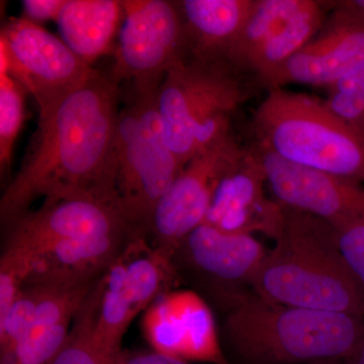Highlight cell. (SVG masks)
<instances>
[{
	"label": "cell",
	"instance_id": "6da1fadb",
	"mask_svg": "<svg viewBox=\"0 0 364 364\" xmlns=\"http://www.w3.org/2000/svg\"><path fill=\"white\" fill-rule=\"evenodd\" d=\"M119 85L93 69L82 83L39 111L38 129L23 165L0 200L2 223L11 224L40 198H91L119 208Z\"/></svg>",
	"mask_w": 364,
	"mask_h": 364
},
{
	"label": "cell",
	"instance_id": "7a4b0ae2",
	"mask_svg": "<svg viewBox=\"0 0 364 364\" xmlns=\"http://www.w3.org/2000/svg\"><path fill=\"white\" fill-rule=\"evenodd\" d=\"M231 364H308L344 359L364 335V318L275 303L250 287L212 291Z\"/></svg>",
	"mask_w": 364,
	"mask_h": 364
},
{
	"label": "cell",
	"instance_id": "3957f363",
	"mask_svg": "<svg viewBox=\"0 0 364 364\" xmlns=\"http://www.w3.org/2000/svg\"><path fill=\"white\" fill-rule=\"evenodd\" d=\"M249 287L282 305L364 318V289L340 251L334 227L284 205L274 246Z\"/></svg>",
	"mask_w": 364,
	"mask_h": 364
},
{
	"label": "cell",
	"instance_id": "277c9868",
	"mask_svg": "<svg viewBox=\"0 0 364 364\" xmlns=\"http://www.w3.org/2000/svg\"><path fill=\"white\" fill-rule=\"evenodd\" d=\"M254 109V144L282 159L364 184V136L315 95L272 88Z\"/></svg>",
	"mask_w": 364,
	"mask_h": 364
},
{
	"label": "cell",
	"instance_id": "5b68a950",
	"mask_svg": "<svg viewBox=\"0 0 364 364\" xmlns=\"http://www.w3.org/2000/svg\"><path fill=\"white\" fill-rule=\"evenodd\" d=\"M255 81L227 58H188L165 75L157 109L170 149L182 166L231 133L232 119Z\"/></svg>",
	"mask_w": 364,
	"mask_h": 364
},
{
	"label": "cell",
	"instance_id": "8992f818",
	"mask_svg": "<svg viewBox=\"0 0 364 364\" xmlns=\"http://www.w3.org/2000/svg\"><path fill=\"white\" fill-rule=\"evenodd\" d=\"M157 91L131 90L117 119V200L133 233L149 232L158 203L184 168L165 138Z\"/></svg>",
	"mask_w": 364,
	"mask_h": 364
},
{
	"label": "cell",
	"instance_id": "52a82bcc",
	"mask_svg": "<svg viewBox=\"0 0 364 364\" xmlns=\"http://www.w3.org/2000/svg\"><path fill=\"white\" fill-rule=\"evenodd\" d=\"M109 77L131 90H158L176 64L188 58L183 21L176 1L126 0Z\"/></svg>",
	"mask_w": 364,
	"mask_h": 364
},
{
	"label": "cell",
	"instance_id": "ba28073f",
	"mask_svg": "<svg viewBox=\"0 0 364 364\" xmlns=\"http://www.w3.org/2000/svg\"><path fill=\"white\" fill-rule=\"evenodd\" d=\"M330 9V1L255 0L226 58L261 87L265 79L318 35Z\"/></svg>",
	"mask_w": 364,
	"mask_h": 364
},
{
	"label": "cell",
	"instance_id": "9c48e42d",
	"mask_svg": "<svg viewBox=\"0 0 364 364\" xmlns=\"http://www.w3.org/2000/svg\"><path fill=\"white\" fill-rule=\"evenodd\" d=\"M93 69L39 23L13 18L2 28L0 72L18 81L37 100L39 111L82 83Z\"/></svg>",
	"mask_w": 364,
	"mask_h": 364
},
{
	"label": "cell",
	"instance_id": "30bf717a",
	"mask_svg": "<svg viewBox=\"0 0 364 364\" xmlns=\"http://www.w3.org/2000/svg\"><path fill=\"white\" fill-rule=\"evenodd\" d=\"M243 149L232 131L186 165L155 210L149 229L155 245L176 253L182 241L203 224L222 179Z\"/></svg>",
	"mask_w": 364,
	"mask_h": 364
},
{
	"label": "cell",
	"instance_id": "8fae6325",
	"mask_svg": "<svg viewBox=\"0 0 364 364\" xmlns=\"http://www.w3.org/2000/svg\"><path fill=\"white\" fill-rule=\"evenodd\" d=\"M143 332L153 350L186 361L231 364L212 309L193 289H171L145 311Z\"/></svg>",
	"mask_w": 364,
	"mask_h": 364
},
{
	"label": "cell",
	"instance_id": "7c38bea8",
	"mask_svg": "<svg viewBox=\"0 0 364 364\" xmlns=\"http://www.w3.org/2000/svg\"><path fill=\"white\" fill-rule=\"evenodd\" d=\"M277 202L331 225L364 221V184L286 161L252 144Z\"/></svg>",
	"mask_w": 364,
	"mask_h": 364
},
{
	"label": "cell",
	"instance_id": "4fadbf2b",
	"mask_svg": "<svg viewBox=\"0 0 364 364\" xmlns=\"http://www.w3.org/2000/svg\"><path fill=\"white\" fill-rule=\"evenodd\" d=\"M6 247L33 253L55 242L131 236L133 231L119 208L85 198L46 200L9 224Z\"/></svg>",
	"mask_w": 364,
	"mask_h": 364
},
{
	"label": "cell",
	"instance_id": "5bb4252c",
	"mask_svg": "<svg viewBox=\"0 0 364 364\" xmlns=\"http://www.w3.org/2000/svg\"><path fill=\"white\" fill-rule=\"evenodd\" d=\"M267 177L250 146L222 179L205 224L226 233H260L274 240L282 221V205L265 195Z\"/></svg>",
	"mask_w": 364,
	"mask_h": 364
},
{
	"label": "cell",
	"instance_id": "9a60e30c",
	"mask_svg": "<svg viewBox=\"0 0 364 364\" xmlns=\"http://www.w3.org/2000/svg\"><path fill=\"white\" fill-rule=\"evenodd\" d=\"M364 60V26L328 16L322 30L265 79V90L299 83L330 87Z\"/></svg>",
	"mask_w": 364,
	"mask_h": 364
},
{
	"label": "cell",
	"instance_id": "2e32d148",
	"mask_svg": "<svg viewBox=\"0 0 364 364\" xmlns=\"http://www.w3.org/2000/svg\"><path fill=\"white\" fill-rule=\"evenodd\" d=\"M181 249L189 264L212 282V291L249 287L267 253L253 235L226 233L205 223Z\"/></svg>",
	"mask_w": 364,
	"mask_h": 364
},
{
	"label": "cell",
	"instance_id": "e0dca14e",
	"mask_svg": "<svg viewBox=\"0 0 364 364\" xmlns=\"http://www.w3.org/2000/svg\"><path fill=\"white\" fill-rule=\"evenodd\" d=\"M127 237H102L55 242L31 253L32 268L26 286H67L100 279L121 254ZM25 286V287H26Z\"/></svg>",
	"mask_w": 364,
	"mask_h": 364
},
{
	"label": "cell",
	"instance_id": "ac0fdd59",
	"mask_svg": "<svg viewBox=\"0 0 364 364\" xmlns=\"http://www.w3.org/2000/svg\"><path fill=\"white\" fill-rule=\"evenodd\" d=\"M191 58H226L252 11L255 0H179Z\"/></svg>",
	"mask_w": 364,
	"mask_h": 364
},
{
	"label": "cell",
	"instance_id": "d6986e66",
	"mask_svg": "<svg viewBox=\"0 0 364 364\" xmlns=\"http://www.w3.org/2000/svg\"><path fill=\"white\" fill-rule=\"evenodd\" d=\"M123 16L119 0H66L56 23L64 43L92 67L114 48Z\"/></svg>",
	"mask_w": 364,
	"mask_h": 364
},
{
	"label": "cell",
	"instance_id": "ffe728a7",
	"mask_svg": "<svg viewBox=\"0 0 364 364\" xmlns=\"http://www.w3.org/2000/svg\"><path fill=\"white\" fill-rule=\"evenodd\" d=\"M142 233L131 235L122 251L126 269L127 287L136 316L147 310L161 294L171 291L177 279L176 253L150 247Z\"/></svg>",
	"mask_w": 364,
	"mask_h": 364
},
{
	"label": "cell",
	"instance_id": "44dd1931",
	"mask_svg": "<svg viewBox=\"0 0 364 364\" xmlns=\"http://www.w3.org/2000/svg\"><path fill=\"white\" fill-rule=\"evenodd\" d=\"M104 291L92 331L93 347L102 363L117 364L124 353V334L136 317L122 252L104 273Z\"/></svg>",
	"mask_w": 364,
	"mask_h": 364
},
{
	"label": "cell",
	"instance_id": "7402d4cb",
	"mask_svg": "<svg viewBox=\"0 0 364 364\" xmlns=\"http://www.w3.org/2000/svg\"><path fill=\"white\" fill-rule=\"evenodd\" d=\"M104 286L102 274L74 318L65 343L51 364H104L98 358L92 342L93 327Z\"/></svg>",
	"mask_w": 364,
	"mask_h": 364
},
{
	"label": "cell",
	"instance_id": "603a6c76",
	"mask_svg": "<svg viewBox=\"0 0 364 364\" xmlns=\"http://www.w3.org/2000/svg\"><path fill=\"white\" fill-rule=\"evenodd\" d=\"M26 90L9 73L0 72V171L11 168L14 144L25 121Z\"/></svg>",
	"mask_w": 364,
	"mask_h": 364
},
{
	"label": "cell",
	"instance_id": "cb8c5ba5",
	"mask_svg": "<svg viewBox=\"0 0 364 364\" xmlns=\"http://www.w3.org/2000/svg\"><path fill=\"white\" fill-rule=\"evenodd\" d=\"M327 91L328 107L364 136V60Z\"/></svg>",
	"mask_w": 364,
	"mask_h": 364
},
{
	"label": "cell",
	"instance_id": "d4e9b609",
	"mask_svg": "<svg viewBox=\"0 0 364 364\" xmlns=\"http://www.w3.org/2000/svg\"><path fill=\"white\" fill-rule=\"evenodd\" d=\"M47 286L31 284L21 289L6 318L0 322V350L9 353L16 348L30 330Z\"/></svg>",
	"mask_w": 364,
	"mask_h": 364
},
{
	"label": "cell",
	"instance_id": "484cf974",
	"mask_svg": "<svg viewBox=\"0 0 364 364\" xmlns=\"http://www.w3.org/2000/svg\"><path fill=\"white\" fill-rule=\"evenodd\" d=\"M33 256L23 249L6 247L0 259V322L6 318L32 268Z\"/></svg>",
	"mask_w": 364,
	"mask_h": 364
},
{
	"label": "cell",
	"instance_id": "4316f807",
	"mask_svg": "<svg viewBox=\"0 0 364 364\" xmlns=\"http://www.w3.org/2000/svg\"><path fill=\"white\" fill-rule=\"evenodd\" d=\"M347 265L364 289V221L332 225Z\"/></svg>",
	"mask_w": 364,
	"mask_h": 364
},
{
	"label": "cell",
	"instance_id": "83f0119b",
	"mask_svg": "<svg viewBox=\"0 0 364 364\" xmlns=\"http://www.w3.org/2000/svg\"><path fill=\"white\" fill-rule=\"evenodd\" d=\"M66 0H23V18L39 23L40 21H58Z\"/></svg>",
	"mask_w": 364,
	"mask_h": 364
},
{
	"label": "cell",
	"instance_id": "f1b7e54d",
	"mask_svg": "<svg viewBox=\"0 0 364 364\" xmlns=\"http://www.w3.org/2000/svg\"><path fill=\"white\" fill-rule=\"evenodd\" d=\"M331 2L329 16L345 23L364 26V0H340Z\"/></svg>",
	"mask_w": 364,
	"mask_h": 364
},
{
	"label": "cell",
	"instance_id": "f546056e",
	"mask_svg": "<svg viewBox=\"0 0 364 364\" xmlns=\"http://www.w3.org/2000/svg\"><path fill=\"white\" fill-rule=\"evenodd\" d=\"M117 364H191L181 359L165 355L159 352H141V353L122 354Z\"/></svg>",
	"mask_w": 364,
	"mask_h": 364
},
{
	"label": "cell",
	"instance_id": "4dcf8cb0",
	"mask_svg": "<svg viewBox=\"0 0 364 364\" xmlns=\"http://www.w3.org/2000/svg\"><path fill=\"white\" fill-rule=\"evenodd\" d=\"M345 364H364V335L363 338L359 340L355 348L351 353L344 358Z\"/></svg>",
	"mask_w": 364,
	"mask_h": 364
},
{
	"label": "cell",
	"instance_id": "1f68e13d",
	"mask_svg": "<svg viewBox=\"0 0 364 364\" xmlns=\"http://www.w3.org/2000/svg\"><path fill=\"white\" fill-rule=\"evenodd\" d=\"M308 364H345L344 359H326V360L316 361Z\"/></svg>",
	"mask_w": 364,
	"mask_h": 364
}]
</instances>
